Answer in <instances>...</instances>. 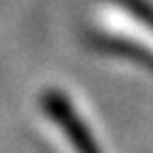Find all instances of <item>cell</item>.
<instances>
[{
    "instance_id": "6da1fadb",
    "label": "cell",
    "mask_w": 153,
    "mask_h": 153,
    "mask_svg": "<svg viewBox=\"0 0 153 153\" xmlns=\"http://www.w3.org/2000/svg\"><path fill=\"white\" fill-rule=\"evenodd\" d=\"M45 108L55 119V123L62 128V132L72 143L76 153H100V149L91 140V134L87 132V128L81 123V119L74 115V111L68 106V102L62 96H57V94L45 96Z\"/></svg>"
}]
</instances>
